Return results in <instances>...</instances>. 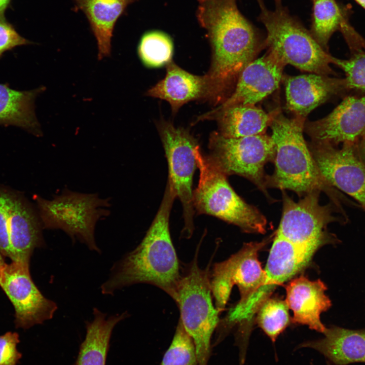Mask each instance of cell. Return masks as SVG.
<instances>
[{"label":"cell","instance_id":"484cf974","mask_svg":"<svg viewBox=\"0 0 365 365\" xmlns=\"http://www.w3.org/2000/svg\"><path fill=\"white\" fill-rule=\"evenodd\" d=\"M313 14L310 33L327 51L328 43L332 34L341 29L346 21L343 12L335 0H312Z\"/></svg>","mask_w":365,"mask_h":365},{"label":"cell","instance_id":"d590c367","mask_svg":"<svg viewBox=\"0 0 365 365\" xmlns=\"http://www.w3.org/2000/svg\"><path fill=\"white\" fill-rule=\"evenodd\" d=\"M6 264V263H5L2 257L1 256V255L0 254V277H1L2 271Z\"/></svg>","mask_w":365,"mask_h":365},{"label":"cell","instance_id":"5bb4252c","mask_svg":"<svg viewBox=\"0 0 365 365\" xmlns=\"http://www.w3.org/2000/svg\"><path fill=\"white\" fill-rule=\"evenodd\" d=\"M304 131L314 142L358 144L365 132V94L345 96L325 117L305 122Z\"/></svg>","mask_w":365,"mask_h":365},{"label":"cell","instance_id":"e575fe53","mask_svg":"<svg viewBox=\"0 0 365 365\" xmlns=\"http://www.w3.org/2000/svg\"><path fill=\"white\" fill-rule=\"evenodd\" d=\"M11 0H0V19L5 18V13Z\"/></svg>","mask_w":365,"mask_h":365},{"label":"cell","instance_id":"74e56055","mask_svg":"<svg viewBox=\"0 0 365 365\" xmlns=\"http://www.w3.org/2000/svg\"><path fill=\"white\" fill-rule=\"evenodd\" d=\"M327 365H331V364L330 362H327Z\"/></svg>","mask_w":365,"mask_h":365},{"label":"cell","instance_id":"e0dca14e","mask_svg":"<svg viewBox=\"0 0 365 365\" xmlns=\"http://www.w3.org/2000/svg\"><path fill=\"white\" fill-rule=\"evenodd\" d=\"M327 288L321 280L311 281L304 276L290 281L285 286V302L293 311V322L323 334L326 327L321 321L320 315L332 306L325 294Z\"/></svg>","mask_w":365,"mask_h":365},{"label":"cell","instance_id":"30bf717a","mask_svg":"<svg viewBox=\"0 0 365 365\" xmlns=\"http://www.w3.org/2000/svg\"><path fill=\"white\" fill-rule=\"evenodd\" d=\"M167 160L169 176L176 197L182 206L185 226L182 235L190 238L194 229L193 178L197 167L195 150L196 139L187 130L161 120L157 124Z\"/></svg>","mask_w":365,"mask_h":365},{"label":"cell","instance_id":"5b68a950","mask_svg":"<svg viewBox=\"0 0 365 365\" xmlns=\"http://www.w3.org/2000/svg\"><path fill=\"white\" fill-rule=\"evenodd\" d=\"M200 176L193 191V205L198 214L214 216L246 233L264 234L267 219L254 206L247 203L230 185L227 176L216 168L198 145L195 150Z\"/></svg>","mask_w":365,"mask_h":365},{"label":"cell","instance_id":"ffe728a7","mask_svg":"<svg viewBox=\"0 0 365 365\" xmlns=\"http://www.w3.org/2000/svg\"><path fill=\"white\" fill-rule=\"evenodd\" d=\"M274 112L268 114L255 105L236 104L213 109L200 116L197 121L215 119L217 132L222 135L240 137L265 134Z\"/></svg>","mask_w":365,"mask_h":365},{"label":"cell","instance_id":"ba28073f","mask_svg":"<svg viewBox=\"0 0 365 365\" xmlns=\"http://www.w3.org/2000/svg\"><path fill=\"white\" fill-rule=\"evenodd\" d=\"M209 155L212 164L227 176L237 175L254 184L271 201L264 167L274 162L275 146L266 133L240 137H226L217 131L209 139Z\"/></svg>","mask_w":365,"mask_h":365},{"label":"cell","instance_id":"7c38bea8","mask_svg":"<svg viewBox=\"0 0 365 365\" xmlns=\"http://www.w3.org/2000/svg\"><path fill=\"white\" fill-rule=\"evenodd\" d=\"M309 150L325 180L333 187L354 199L365 211V163L357 144L310 142Z\"/></svg>","mask_w":365,"mask_h":365},{"label":"cell","instance_id":"277c9868","mask_svg":"<svg viewBox=\"0 0 365 365\" xmlns=\"http://www.w3.org/2000/svg\"><path fill=\"white\" fill-rule=\"evenodd\" d=\"M258 2L261 11L259 20L267 31L264 44L269 53L284 66L290 64L312 74L337 75L331 66L335 57L290 14L281 0H275V9L272 11L266 7L262 0Z\"/></svg>","mask_w":365,"mask_h":365},{"label":"cell","instance_id":"4fadbf2b","mask_svg":"<svg viewBox=\"0 0 365 365\" xmlns=\"http://www.w3.org/2000/svg\"><path fill=\"white\" fill-rule=\"evenodd\" d=\"M29 265L18 261L6 264L0 277V286L15 308L16 326L23 329L51 319L57 309L35 286Z\"/></svg>","mask_w":365,"mask_h":365},{"label":"cell","instance_id":"8d00e7d4","mask_svg":"<svg viewBox=\"0 0 365 365\" xmlns=\"http://www.w3.org/2000/svg\"><path fill=\"white\" fill-rule=\"evenodd\" d=\"M354 1L365 9V0H354Z\"/></svg>","mask_w":365,"mask_h":365},{"label":"cell","instance_id":"f35d334b","mask_svg":"<svg viewBox=\"0 0 365 365\" xmlns=\"http://www.w3.org/2000/svg\"><path fill=\"white\" fill-rule=\"evenodd\" d=\"M201 1H202V0H201Z\"/></svg>","mask_w":365,"mask_h":365},{"label":"cell","instance_id":"4316f807","mask_svg":"<svg viewBox=\"0 0 365 365\" xmlns=\"http://www.w3.org/2000/svg\"><path fill=\"white\" fill-rule=\"evenodd\" d=\"M288 309L285 301L268 297L256 312L258 325L273 342L289 323Z\"/></svg>","mask_w":365,"mask_h":365},{"label":"cell","instance_id":"6da1fadb","mask_svg":"<svg viewBox=\"0 0 365 365\" xmlns=\"http://www.w3.org/2000/svg\"><path fill=\"white\" fill-rule=\"evenodd\" d=\"M197 17L212 48L209 99L221 104L233 92L243 69L265 45L253 25L239 11L236 0H206Z\"/></svg>","mask_w":365,"mask_h":365},{"label":"cell","instance_id":"ac0fdd59","mask_svg":"<svg viewBox=\"0 0 365 365\" xmlns=\"http://www.w3.org/2000/svg\"><path fill=\"white\" fill-rule=\"evenodd\" d=\"M9 235L12 261L29 264L34 249L43 244V226L39 214L24 200L10 192Z\"/></svg>","mask_w":365,"mask_h":365},{"label":"cell","instance_id":"836d02e7","mask_svg":"<svg viewBox=\"0 0 365 365\" xmlns=\"http://www.w3.org/2000/svg\"><path fill=\"white\" fill-rule=\"evenodd\" d=\"M357 147L359 155L365 163V132L358 142Z\"/></svg>","mask_w":365,"mask_h":365},{"label":"cell","instance_id":"52a82bcc","mask_svg":"<svg viewBox=\"0 0 365 365\" xmlns=\"http://www.w3.org/2000/svg\"><path fill=\"white\" fill-rule=\"evenodd\" d=\"M35 200L43 229H60L72 240L99 252L95 228L98 221L109 215L110 199L65 189L51 199L35 196Z\"/></svg>","mask_w":365,"mask_h":365},{"label":"cell","instance_id":"d6986e66","mask_svg":"<svg viewBox=\"0 0 365 365\" xmlns=\"http://www.w3.org/2000/svg\"><path fill=\"white\" fill-rule=\"evenodd\" d=\"M210 89L206 75H193L178 66L172 60L166 64L165 77L146 92L147 96L167 101L175 114L185 104L209 96Z\"/></svg>","mask_w":365,"mask_h":365},{"label":"cell","instance_id":"1f68e13d","mask_svg":"<svg viewBox=\"0 0 365 365\" xmlns=\"http://www.w3.org/2000/svg\"><path fill=\"white\" fill-rule=\"evenodd\" d=\"M20 340L16 332L0 336V365H18L22 354L17 349Z\"/></svg>","mask_w":365,"mask_h":365},{"label":"cell","instance_id":"8992f818","mask_svg":"<svg viewBox=\"0 0 365 365\" xmlns=\"http://www.w3.org/2000/svg\"><path fill=\"white\" fill-rule=\"evenodd\" d=\"M199 246L180 279L175 301L179 318L195 346L198 365H208L211 354V339L218 327L221 312L213 304L209 265L201 269L198 264Z\"/></svg>","mask_w":365,"mask_h":365},{"label":"cell","instance_id":"2e32d148","mask_svg":"<svg viewBox=\"0 0 365 365\" xmlns=\"http://www.w3.org/2000/svg\"><path fill=\"white\" fill-rule=\"evenodd\" d=\"M284 66L269 52L255 59L243 69L231 95L215 108L255 105L278 87Z\"/></svg>","mask_w":365,"mask_h":365},{"label":"cell","instance_id":"8fae6325","mask_svg":"<svg viewBox=\"0 0 365 365\" xmlns=\"http://www.w3.org/2000/svg\"><path fill=\"white\" fill-rule=\"evenodd\" d=\"M269 239L245 243L227 260L214 264L210 272L211 288L215 306L221 312L225 308L234 285L237 286L240 295L237 306L245 303L264 285L266 275L258 253Z\"/></svg>","mask_w":365,"mask_h":365},{"label":"cell","instance_id":"f546056e","mask_svg":"<svg viewBox=\"0 0 365 365\" xmlns=\"http://www.w3.org/2000/svg\"><path fill=\"white\" fill-rule=\"evenodd\" d=\"M333 64L344 72L349 92L365 94V49L352 53L348 59L334 57Z\"/></svg>","mask_w":365,"mask_h":365},{"label":"cell","instance_id":"4dcf8cb0","mask_svg":"<svg viewBox=\"0 0 365 365\" xmlns=\"http://www.w3.org/2000/svg\"><path fill=\"white\" fill-rule=\"evenodd\" d=\"M10 191L0 187V252L12 260L9 235L8 202Z\"/></svg>","mask_w":365,"mask_h":365},{"label":"cell","instance_id":"d4e9b609","mask_svg":"<svg viewBox=\"0 0 365 365\" xmlns=\"http://www.w3.org/2000/svg\"><path fill=\"white\" fill-rule=\"evenodd\" d=\"M94 318L87 323L86 334L82 343L76 365H105L112 332L127 316L126 313L107 316L94 309Z\"/></svg>","mask_w":365,"mask_h":365},{"label":"cell","instance_id":"7a4b0ae2","mask_svg":"<svg viewBox=\"0 0 365 365\" xmlns=\"http://www.w3.org/2000/svg\"><path fill=\"white\" fill-rule=\"evenodd\" d=\"M176 198L168 179L160 207L145 236L113 267L101 286L102 293L110 295L125 286L143 283L160 288L176 301L181 273L169 231L170 214Z\"/></svg>","mask_w":365,"mask_h":365},{"label":"cell","instance_id":"9a60e30c","mask_svg":"<svg viewBox=\"0 0 365 365\" xmlns=\"http://www.w3.org/2000/svg\"><path fill=\"white\" fill-rule=\"evenodd\" d=\"M284 77L286 107L295 116L306 118L330 99L349 92L345 78L316 74Z\"/></svg>","mask_w":365,"mask_h":365},{"label":"cell","instance_id":"83f0119b","mask_svg":"<svg viewBox=\"0 0 365 365\" xmlns=\"http://www.w3.org/2000/svg\"><path fill=\"white\" fill-rule=\"evenodd\" d=\"M173 43L164 32L154 31L145 33L139 42L137 52L142 62L148 67H157L172 60Z\"/></svg>","mask_w":365,"mask_h":365},{"label":"cell","instance_id":"7402d4cb","mask_svg":"<svg viewBox=\"0 0 365 365\" xmlns=\"http://www.w3.org/2000/svg\"><path fill=\"white\" fill-rule=\"evenodd\" d=\"M316 251L275 234L265 269L266 280L262 288L271 294L276 285L290 279L305 267Z\"/></svg>","mask_w":365,"mask_h":365},{"label":"cell","instance_id":"603a6c76","mask_svg":"<svg viewBox=\"0 0 365 365\" xmlns=\"http://www.w3.org/2000/svg\"><path fill=\"white\" fill-rule=\"evenodd\" d=\"M75 9L86 16L96 39L99 60L111 54L115 24L127 7L137 0H73Z\"/></svg>","mask_w":365,"mask_h":365},{"label":"cell","instance_id":"44dd1931","mask_svg":"<svg viewBox=\"0 0 365 365\" xmlns=\"http://www.w3.org/2000/svg\"><path fill=\"white\" fill-rule=\"evenodd\" d=\"M324 337L306 341L299 348L314 349L334 365L365 363V329L351 330L335 325L326 328Z\"/></svg>","mask_w":365,"mask_h":365},{"label":"cell","instance_id":"3957f363","mask_svg":"<svg viewBox=\"0 0 365 365\" xmlns=\"http://www.w3.org/2000/svg\"><path fill=\"white\" fill-rule=\"evenodd\" d=\"M305 119L298 116L288 118L279 111L274 112L269 126L275 146V169L271 175H267V188L290 190L299 197L323 192L344 214L342 203L353 204L320 172L303 135Z\"/></svg>","mask_w":365,"mask_h":365},{"label":"cell","instance_id":"9c48e42d","mask_svg":"<svg viewBox=\"0 0 365 365\" xmlns=\"http://www.w3.org/2000/svg\"><path fill=\"white\" fill-rule=\"evenodd\" d=\"M283 208L278 228L275 234L302 247L315 250L329 243L340 242L335 235L328 232V224L346 219L334 215L340 212L331 202L319 203L321 192L309 193L295 201L285 191H282Z\"/></svg>","mask_w":365,"mask_h":365},{"label":"cell","instance_id":"d6a6232c","mask_svg":"<svg viewBox=\"0 0 365 365\" xmlns=\"http://www.w3.org/2000/svg\"><path fill=\"white\" fill-rule=\"evenodd\" d=\"M33 43L20 35L5 18L0 19V57L6 51Z\"/></svg>","mask_w":365,"mask_h":365},{"label":"cell","instance_id":"cb8c5ba5","mask_svg":"<svg viewBox=\"0 0 365 365\" xmlns=\"http://www.w3.org/2000/svg\"><path fill=\"white\" fill-rule=\"evenodd\" d=\"M45 87L27 91L11 89L0 84V125L16 126L37 136L42 135L34 112V100Z\"/></svg>","mask_w":365,"mask_h":365},{"label":"cell","instance_id":"f1b7e54d","mask_svg":"<svg viewBox=\"0 0 365 365\" xmlns=\"http://www.w3.org/2000/svg\"><path fill=\"white\" fill-rule=\"evenodd\" d=\"M160 365H198L195 344L180 319Z\"/></svg>","mask_w":365,"mask_h":365}]
</instances>
